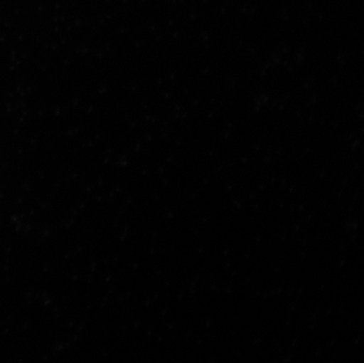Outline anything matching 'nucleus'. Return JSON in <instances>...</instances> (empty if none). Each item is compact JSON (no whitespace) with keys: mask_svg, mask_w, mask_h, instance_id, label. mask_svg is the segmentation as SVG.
Segmentation results:
<instances>
[]
</instances>
